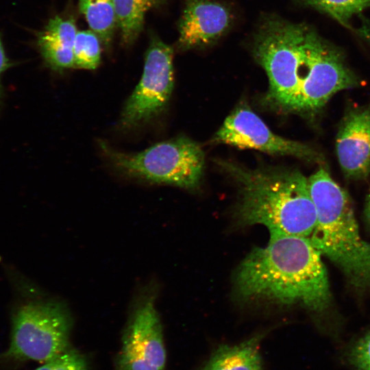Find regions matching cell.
I'll return each instance as SVG.
<instances>
[{
	"instance_id": "obj_1",
	"label": "cell",
	"mask_w": 370,
	"mask_h": 370,
	"mask_svg": "<svg viewBox=\"0 0 370 370\" xmlns=\"http://www.w3.org/2000/svg\"><path fill=\"white\" fill-rule=\"evenodd\" d=\"M321 256L308 238L271 233L267 245L254 248L239 264L236 293L245 300L322 312L331 293Z\"/></svg>"
},
{
	"instance_id": "obj_2",
	"label": "cell",
	"mask_w": 370,
	"mask_h": 370,
	"mask_svg": "<svg viewBox=\"0 0 370 370\" xmlns=\"http://www.w3.org/2000/svg\"><path fill=\"white\" fill-rule=\"evenodd\" d=\"M236 182L239 198L235 214L241 225H263L271 233L309 238L317 220L308 179L287 169H251L221 161Z\"/></svg>"
},
{
	"instance_id": "obj_3",
	"label": "cell",
	"mask_w": 370,
	"mask_h": 370,
	"mask_svg": "<svg viewBox=\"0 0 370 370\" xmlns=\"http://www.w3.org/2000/svg\"><path fill=\"white\" fill-rule=\"evenodd\" d=\"M317 212L308 238L356 288L370 287V243L362 239L347 193L320 168L308 179Z\"/></svg>"
},
{
	"instance_id": "obj_4",
	"label": "cell",
	"mask_w": 370,
	"mask_h": 370,
	"mask_svg": "<svg viewBox=\"0 0 370 370\" xmlns=\"http://www.w3.org/2000/svg\"><path fill=\"white\" fill-rule=\"evenodd\" d=\"M101 148L119 172L149 182L194 189L203 175L204 152L186 137L160 142L134 153L114 150L103 143Z\"/></svg>"
},
{
	"instance_id": "obj_5",
	"label": "cell",
	"mask_w": 370,
	"mask_h": 370,
	"mask_svg": "<svg viewBox=\"0 0 370 370\" xmlns=\"http://www.w3.org/2000/svg\"><path fill=\"white\" fill-rule=\"evenodd\" d=\"M71 328V314L62 303L25 301L14 313L10 346L1 358L46 362L69 349Z\"/></svg>"
},
{
	"instance_id": "obj_6",
	"label": "cell",
	"mask_w": 370,
	"mask_h": 370,
	"mask_svg": "<svg viewBox=\"0 0 370 370\" xmlns=\"http://www.w3.org/2000/svg\"><path fill=\"white\" fill-rule=\"evenodd\" d=\"M295 79L296 93L291 111L298 112L316 111L337 92L357 84L340 52L305 25Z\"/></svg>"
},
{
	"instance_id": "obj_7",
	"label": "cell",
	"mask_w": 370,
	"mask_h": 370,
	"mask_svg": "<svg viewBox=\"0 0 370 370\" xmlns=\"http://www.w3.org/2000/svg\"><path fill=\"white\" fill-rule=\"evenodd\" d=\"M173 49L152 34L140 80L121 114L124 128H134L156 118L166 107L174 84Z\"/></svg>"
},
{
	"instance_id": "obj_8",
	"label": "cell",
	"mask_w": 370,
	"mask_h": 370,
	"mask_svg": "<svg viewBox=\"0 0 370 370\" xmlns=\"http://www.w3.org/2000/svg\"><path fill=\"white\" fill-rule=\"evenodd\" d=\"M166 352L162 329L152 298L140 301L125 330L116 370H163Z\"/></svg>"
},
{
	"instance_id": "obj_9",
	"label": "cell",
	"mask_w": 370,
	"mask_h": 370,
	"mask_svg": "<svg viewBox=\"0 0 370 370\" xmlns=\"http://www.w3.org/2000/svg\"><path fill=\"white\" fill-rule=\"evenodd\" d=\"M213 140L273 155L291 156L308 161L320 160L318 153L309 146L273 133L256 114L244 106L236 108L225 119Z\"/></svg>"
},
{
	"instance_id": "obj_10",
	"label": "cell",
	"mask_w": 370,
	"mask_h": 370,
	"mask_svg": "<svg viewBox=\"0 0 370 370\" xmlns=\"http://www.w3.org/2000/svg\"><path fill=\"white\" fill-rule=\"evenodd\" d=\"M231 23L232 15L224 5L210 0H186L179 23L177 47L185 51L210 45Z\"/></svg>"
},
{
	"instance_id": "obj_11",
	"label": "cell",
	"mask_w": 370,
	"mask_h": 370,
	"mask_svg": "<svg viewBox=\"0 0 370 370\" xmlns=\"http://www.w3.org/2000/svg\"><path fill=\"white\" fill-rule=\"evenodd\" d=\"M336 153L344 174L366 178L370 172V109H354L344 118L336 139Z\"/></svg>"
},
{
	"instance_id": "obj_12",
	"label": "cell",
	"mask_w": 370,
	"mask_h": 370,
	"mask_svg": "<svg viewBox=\"0 0 370 370\" xmlns=\"http://www.w3.org/2000/svg\"><path fill=\"white\" fill-rule=\"evenodd\" d=\"M77 28L73 18L56 16L38 34L37 45L47 66L56 71L73 67Z\"/></svg>"
},
{
	"instance_id": "obj_13",
	"label": "cell",
	"mask_w": 370,
	"mask_h": 370,
	"mask_svg": "<svg viewBox=\"0 0 370 370\" xmlns=\"http://www.w3.org/2000/svg\"><path fill=\"white\" fill-rule=\"evenodd\" d=\"M261 338L258 335L238 345H220L199 370H262Z\"/></svg>"
},
{
	"instance_id": "obj_14",
	"label": "cell",
	"mask_w": 370,
	"mask_h": 370,
	"mask_svg": "<svg viewBox=\"0 0 370 370\" xmlns=\"http://www.w3.org/2000/svg\"><path fill=\"white\" fill-rule=\"evenodd\" d=\"M122 43H134L142 31L146 13L161 6L166 0H112Z\"/></svg>"
},
{
	"instance_id": "obj_15",
	"label": "cell",
	"mask_w": 370,
	"mask_h": 370,
	"mask_svg": "<svg viewBox=\"0 0 370 370\" xmlns=\"http://www.w3.org/2000/svg\"><path fill=\"white\" fill-rule=\"evenodd\" d=\"M80 12L105 47L112 42L117 26L115 8L112 0H79Z\"/></svg>"
},
{
	"instance_id": "obj_16",
	"label": "cell",
	"mask_w": 370,
	"mask_h": 370,
	"mask_svg": "<svg viewBox=\"0 0 370 370\" xmlns=\"http://www.w3.org/2000/svg\"><path fill=\"white\" fill-rule=\"evenodd\" d=\"M101 40L91 30L77 32L73 46V67L94 70L101 62Z\"/></svg>"
},
{
	"instance_id": "obj_17",
	"label": "cell",
	"mask_w": 370,
	"mask_h": 370,
	"mask_svg": "<svg viewBox=\"0 0 370 370\" xmlns=\"http://www.w3.org/2000/svg\"><path fill=\"white\" fill-rule=\"evenodd\" d=\"M329 14L342 23H347L353 15L370 7V0H301Z\"/></svg>"
},
{
	"instance_id": "obj_18",
	"label": "cell",
	"mask_w": 370,
	"mask_h": 370,
	"mask_svg": "<svg viewBox=\"0 0 370 370\" xmlns=\"http://www.w3.org/2000/svg\"><path fill=\"white\" fill-rule=\"evenodd\" d=\"M34 370H88V369L84 356L79 352L69 348Z\"/></svg>"
},
{
	"instance_id": "obj_19",
	"label": "cell",
	"mask_w": 370,
	"mask_h": 370,
	"mask_svg": "<svg viewBox=\"0 0 370 370\" xmlns=\"http://www.w3.org/2000/svg\"><path fill=\"white\" fill-rule=\"evenodd\" d=\"M348 358L354 370H370V332L355 343Z\"/></svg>"
},
{
	"instance_id": "obj_20",
	"label": "cell",
	"mask_w": 370,
	"mask_h": 370,
	"mask_svg": "<svg viewBox=\"0 0 370 370\" xmlns=\"http://www.w3.org/2000/svg\"><path fill=\"white\" fill-rule=\"evenodd\" d=\"M11 65L12 63L6 56L0 35V101L2 95V87L1 83V77L4 72L8 70Z\"/></svg>"
},
{
	"instance_id": "obj_21",
	"label": "cell",
	"mask_w": 370,
	"mask_h": 370,
	"mask_svg": "<svg viewBox=\"0 0 370 370\" xmlns=\"http://www.w3.org/2000/svg\"><path fill=\"white\" fill-rule=\"evenodd\" d=\"M365 213L366 219L370 225V190L366 198Z\"/></svg>"
}]
</instances>
